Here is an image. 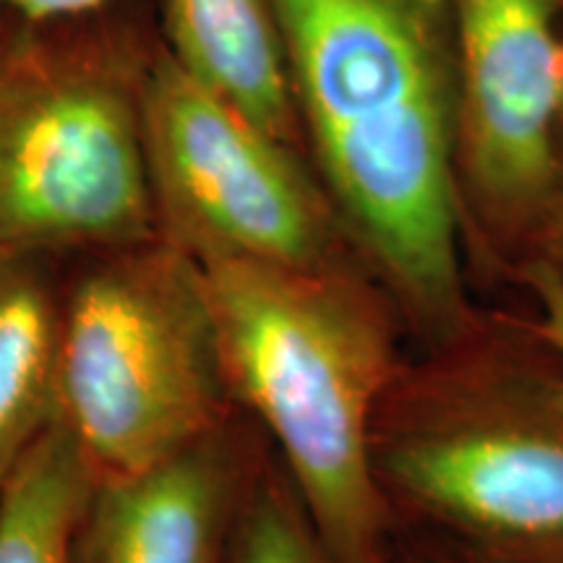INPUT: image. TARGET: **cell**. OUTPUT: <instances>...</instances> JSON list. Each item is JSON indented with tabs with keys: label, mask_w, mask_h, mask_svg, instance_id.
Listing matches in <instances>:
<instances>
[{
	"label": "cell",
	"mask_w": 563,
	"mask_h": 563,
	"mask_svg": "<svg viewBox=\"0 0 563 563\" xmlns=\"http://www.w3.org/2000/svg\"><path fill=\"white\" fill-rule=\"evenodd\" d=\"M308 159L420 327H470L449 0H274Z\"/></svg>",
	"instance_id": "obj_1"
},
{
	"label": "cell",
	"mask_w": 563,
	"mask_h": 563,
	"mask_svg": "<svg viewBox=\"0 0 563 563\" xmlns=\"http://www.w3.org/2000/svg\"><path fill=\"white\" fill-rule=\"evenodd\" d=\"M230 394L269 431L334 563H386L376 422L397 382L386 306L355 266L201 264Z\"/></svg>",
	"instance_id": "obj_2"
},
{
	"label": "cell",
	"mask_w": 563,
	"mask_h": 563,
	"mask_svg": "<svg viewBox=\"0 0 563 563\" xmlns=\"http://www.w3.org/2000/svg\"><path fill=\"white\" fill-rule=\"evenodd\" d=\"M159 47L129 0L58 19L0 9V245L58 258L159 235L144 129Z\"/></svg>",
	"instance_id": "obj_3"
},
{
	"label": "cell",
	"mask_w": 563,
	"mask_h": 563,
	"mask_svg": "<svg viewBox=\"0 0 563 563\" xmlns=\"http://www.w3.org/2000/svg\"><path fill=\"white\" fill-rule=\"evenodd\" d=\"M232 402L201 264L159 235L84 253L63 279L60 418L97 481L180 454Z\"/></svg>",
	"instance_id": "obj_4"
},
{
	"label": "cell",
	"mask_w": 563,
	"mask_h": 563,
	"mask_svg": "<svg viewBox=\"0 0 563 563\" xmlns=\"http://www.w3.org/2000/svg\"><path fill=\"white\" fill-rule=\"evenodd\" d=\"M144 129L159 238L199 264H352L350 232L306 154L211 95L165 45L146 89Z\"/></svg>",
	"instance_id": "obj_5"
},
{
	"label": "cell",
	"mask_w": 563,
	"mask_h": 563,
	"mask_svg": "<svg viewBox=\"0 0 563 563\" xmlns=\"http://www.w3.org/2000/svg\"><path fill=\"white\" fill-rule=\"evenodd\" d=\"M376 422V473L488 561L563 563V386L485 378Z\"/></svg>",
	"instance_id": "obj_6"
},
{
	"label": "cell",
	"mask_w": 563,
	"mask_h": 563,
	"mask_svg": "<svg viewBox=\"0 0 563 563\" xmlns=\"http://www.w3.org/2000/svg\"><path fill=\"white\" fill-rule=\"evenodd\" d=\"M462 209L496 241H530L563 112L553 0H449Z\"/></svg>",
	"instance_id": "obj_7"
},
{
	"label": "cell",
	"mask_w": 563,
	"mask_h": 563,
	"mask_svg": "<svg viewBox=\"0 0 563 563\" xmlns=\"http://www.w3.org/2000/svg\"><path fill=\"white\" fill-rule=\"evenodd\" d=\"M253 475L230 420L144 473L97 481L74 563H228Z\"/></svg>",
	"instance_id": "obj_8"
},
{
	"label": "cell",
	"mask_w": 563,
	"mask_h": 563,
	"mask_svg": "<svg viewBox=\"0 0 563 563\" xmlns=\"http://www.w3.org/2000/svg\"><path fill=\"white\" fill-rule=\"evenodd\" d=\"M157 26L188 76L308 157L274 0H159Z\"/></svg>",
	"instance_id": "obj_9"
},
{
	"label": "cell",
	"mask_w": 563,
	"mask_h": 563,
	"mask_svg": "<svg viewBox=\"0 0 563 563\" xmlns=\"http://www.w3.org/2000/svg\"><path fill=\"white\" fill-rule=\"evenodd\" d=\"M60 329L55 258L0 245V483L60 418Z\"/></svg>",
	"instance_id": "obj_10"
},
{
	"label": "cell",
	"mask_w": 563,
	"mask_h": 563,
	"mask_svg": "<svg viewBox=\"0 0 563 563\" xmlns=\"http://www.w3.org/2000/svg\"><path fill=\"white\" fill-rule=\"evenodd\" d=\"M97 475L58 418L0 483V563H74Z\"/></svg>",
	"instance_id": "obj_11"
},
{
	"label": "cell",
	"mask_w": 563,
	"mask_h": 563,
	"mask_svg": "<svg viewBox=\"0 0 563 563\" xmlns=\"http://www.w3.org/2000/svg\"><path fill=\"white\" fill-rule=\"evenodd\" d=\"M228 563H334L292 485L256 470L232 530Z\"/></svg>",
	"instance_id": "obj_12"
},
{
	"label": "cell",
	"mask_w": 563,
	"mask_h": 563,
	"mask_svg": "<svg viewBox=\"0 0 563 563\" xmlns=\"http://www.w3.org/2000/svg\"><path fill=\"white\" fill-rule=\"evenodd\" d=\"M527 245H530L534 262H543L563 277V112L559 133H555L551 186H548L545 201L540 207L538 222H534Z\"/></svg>",
	"instance_id": "obj_13"
},
{
	"label": "cell",
	"mask_w": 563,
	"mask_h": 563,
	"mask_svg": "<svg viewBox=\"0 0 563 563\" xmlns=\"http://www.w3.org/2000/svg\"><path fill=\"white\" fill-rule=\"evenodd\" d=\"M522 277L530 287L534 306H538L540 336L559 352L563 361V277L534 258H527L522 264Z\"/></svg>",
	"instance_id": "obj_14"
},
{
	"label": "cell",
	"mask_w": 563,
	"mask_h": 563,
	"mask_svg": "<svg viewBox=\"0 0 563 563\" xmlns=\"http://www.w3.org/2000/svg\"><path fill=\"white\" fill-rule=\"evenodd\" d=\"M108 3L110 0H0V9L32 19H58L100 11Z\"/></svg>",
	"instance_id": "obj_15"
},
{
	"label": "cell",
	"mask_w": 563,
	"mask_h": 563,
	"mask_svg": "<svg viewBox=\"0 0 563 563\" xmlns=\"http://www.w3.org/2000/svg\"><path fill=\"white\" fill-rule=\"evenodd\" d=\"M553 5H555V9H559V13L563 16V0H553Z\"/></svg>",
	"instance_id": "obj_16"
},
{
	"label": "cell",
	"mask_w": 563,
	"mask_h": 563,
	"mask_svg": "<svg viewBox=\"0 0 563 563\" xmlns=\"http://www.w3.org/2000/svg\"><path fill=\"white\" fill-rule=\"evenodd\" d=\"M473 563H501V561H488V559H483V561H473Z\"/></svg>",
	"instance_id": "obj_17"
}]
</instances>
